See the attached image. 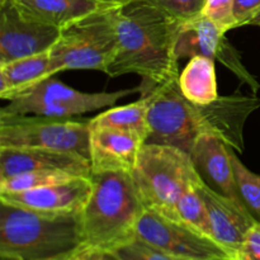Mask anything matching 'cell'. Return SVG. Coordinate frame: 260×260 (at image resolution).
<instances>
[{
  "label": "cell",
  "mask_w": 260,
  "mask_h": 260,
  "mask_svg": "<svg viewBox=\"0 0 260 260\" xmlns=\"http://www.w3.org/2000/svg\"><path fill=\"white\" fill-rule=\"evenodd\" d=\"M178 79L140 86L141 95L150 96L147 144L174 146L189 154L198 137L210 135L241 154L245 149L244 127L260 107L259 96L233 94L200 106L183 96Z\"/></svg>",
  "instance_id": "obj_1"
},
{
  "label": "cell",
  "mask_w": 260,
  "mask_h": 260,
  "mask_svg": "<svg viewBox=\"0 0 260 260\" xmlns=\"http://www.w3.org/2000/svg\"><path fill=\"white\" fill-rule=\"evenodd\" d=\"M118 48L107 75L136 74L162 84L179 78L175 53L184 20L149 0H131L116 7Z\"/></svg>",
  "instance_id": "obj_2"
},
{
  "label": "cell",
  "mask_w": 260,
  "mask_h": 260,
  "mask_svg": "<svg viewBox=\"0 0 260 260\" xmlns=\"http://www.w3.org/2000/svg\"><path fill=\"white\" fill-rule=\"evenodd\" d=\"M91 190L81 211L83 248L114 251L136 238L146 211L131 172L91 173Z\"/></svg>",
  "instance_id": "obj_3"
},
{
  "label": "cell",
  "mask_w": 260,
  "mask_h": 260,
  "mask_svg": "<svg viewBox=\"0 0 260 260\" xmlns=\"http://www.w3.org/2000/svg\"><path fill=\"white\" fill-rule=\"evenodd\" d=\"M0 205L2 260H50L83 248L79 216L46 215Z\"/></svg>",
  "instance_id": "obj_4"
},
{
  "label": "cell",
  "mask_w": 260,
  "mask_h": 260,
  "mask_svg": "<svg viewBox=\"0 0 260 260\" xmlns=\"http://www.w3.org/2000/svg\"><path fill=\"white\" fill-rule=\"evenodd\" d=\"M117 48L116 7H102L61 28L50 50L51 73L95 70L107 74Z\"/></svg>",
  "instance_id": "obj_5"
},
{
  "label": "cell",
  "mask_w": 260,
  "mask_h": 260,
  "mask_svg": "<svg viewBox=\"0 0 260 260\" xmlns=\"http://www.w3.org/2000/svg\"><path fill=\"white\" fill-rule=\"evenodd\" d=\"M132 175L146 208L172 220L183 193L202 179L188 152L147 142L142 146Z\"/></svg>",
  "instance_id": "obj_6"
},
{
  "label": "cell",
  "mask_w": 260,
  "mask_h": 260,
  "mask_svg": "<svg viewBox=\"0 0 260 260\" xmlns=\"http://www.w3.org/2000/svg\"><path fill=\"white\" fill-rule=\"evenodd\" d=\"M90 123L71 118L0 113V147L75 152L89 159Z\"/></svg>",
  "instance_id": "obj_7"
},
{
  "label": "cell",
  "mask_w": 260,
  "mask_h": 260,
  "mask_svg": "<svg viewBox=\"0 0 260 260\" xmlns=\"http://www.w3.org/2000/svg\"><path fill=\"white\" fill-rule=\"evenodd\" d=\"M137 91H140V88L84 93L51 76L15 95L8 106L3 107L0 113L71 118L88 112L113 107L121 98Z\"/></svg>",
  "instance_id": "obj_8"
},
{
  "label": "cell",
  "mask_w": 260,
  "mask_h": 260,
  "mask_svg": "<svg viewBox=\"0 0 260 260\" xmlns=\"http://www.w3.org/2000/svg\"><path fill=\"white\" fill-rule=\"evenodd\" d=\"M137 238L185 260H229L233 256L213 239L179 221L146 208L140 218Z\"/></svg>",
  "instance_id": "obj_9"
},
{
  "label": "cell",
  "mask_w": 260,
  "mask_h": 260,
  "mask_svg": "<svg viewBox=\"0 0 260 260\" xmlns=\"http://www.w3.org/2000/svg\"><path fill=\"white\" fill-rule=\"evenodd\" d=\"M225 35L215 23L202 14L184 20L175 48L178 60L192 58L194 56L212 58L222 63L241 84H245L253 94H256L260 89L259 81L246 69L240 52L229 42Z\"/></svg>",
  "instance_id": "obj_10"
},
{
  "label": "cell",
  "mask_w": 260,
  "mask_h": 260,
  "mask_svg": "<svg viewBox=\"0 0 260 260\" xmlns=\"http://www.w3.org/2000/svg\"><path fill=\"white\" fill-rule=\"evenodd\" d=\"M60 29L23 17L10 0L0 2V63L51 50Z\"/></svg>",
  "instance_id": "obj_11"
},
{
  "label": "cell",
  "mask_w": 260,
  "mask_h": 260,
  "mask_svg": "<svg viewBox=\"0 0 260 260\" xmlns=\"http://www.w3.org/2000/svg\"><path fill=\"white\" fill-rule=\"evenodd\" d=\"M90 190V177H79L36 189L0 193V202L46 215L80 216Z\"/></svg>",
  "instance_id": "obj_12"
},
{
  "label": "cell",
  "mask_w": 260,
  "mask_h": 260,
  "mask_svg": "<svg viewBox=\"0 0 260 260\" xmlns=\"http://www.w3.org/2000/svg\"><path fill=\"white\" fill-rule=\"evenodd\" d=\"M197 188L207 206L213 240L234 256L249 229L259 221H256L245 205L221 194L203 179L198 183Z\"/></svg>",
  "instance_id": "obj_13"
},
{
  "label": "cell",
  "mask_w": 260,
  "mask_h": 260,
  "mask_svg": "<svg viewBox=\"0 0 260 260\" xmlns=\"http://www.w3.org/2000/svg\"><path fill=\"white\" fill-rule=\"evenodd\" d=\"M47 170L86 178L91 175L90 160L80 154L35 147H0V179Z\"/></svg>",
  "instance_id": "obj_14"
},
{
  "label": "cell",
  "mask_w": 260,
  "mask_h": 260,
  "mask_svg": "<svg viewBox=\"0 0 260 260\" xmlns=\"http://www.w3.org/2000/svg\"><path fill=\"white\" fill-rule=\"evenodd\" d=\"M145 145L139 136L112 127H90L91 173L134 172Z\"/></svg>",
  "instance_id": "obj_15"
},
{
  "label": "cell",
  "mask_w": 260,
  "mask_h": 260,
  "mask_svg": "<svg viewBox=\"0 0 260 260\" xmlns=\"http://www.w3.org/2000/svg\"><path fill=\"white\" fill-rule=\"evenodd\" d=\"M189 155L203 180L208 179L213 183V189L235 202L245 205L236 187L230 147L225 142L215 136L203 135L194 142Z\"/></svg>",
  "instance_id": "obj_16"
},
{
  "label": "cell",
  "mask_w": 260,
  "mask_h": 260,
  "mask_svg": "<svg viewBox=\"0 0 260 260\" xmlns=\"http://www.w3.org/2000/svg\"><path fill=\"white\" fill-rule=\"evenodd\" d=\"M24 18L61 29L106 5L96 0H10Z\"/></svg>",
  "instance_id": "obj_17"
},
{
  "label": "cell",
  "mask_w": 260,
  "mask_h": 260,
  "mask_svg": "<svg viewBox=\"0 0 260 260\" xmlns=\"http://www.w3.org/2000/svg\"><path fill=\"white\" fill-rule=\"evenodd\" d=\"M50 50L0 63V96L12 101L15 95L51 78Z\"/></svg>",
  "instance_id": "obj_18"
},
{
  "label": "cell",
  "mask_w": 260,
  "mask_h": 260,
  "mask_svg": "<svg viewBox=\"0 0 260 260\" xmlns=\"http://www.w3.org/2000/svg\"><path fill=\"white\" fill-rule=\"evenodd\" d=\"M215 62L212 58L203 56L189 58L178 79L180 91L187 101L205 106L212 103L220 96Z\"/></svg>",
  "instance_id": "obj_19"
},
{
  "label": "cell",
  "mask_w": 260,
  "mask_h": 260,
  "mask_svg": "<svg viewBox=\"0 0 260 260\" xmlns=\"http://www.w3.org/2000/svg\"><path fill=\"white\" fill-rule=\"evenodd\" d=\"M149 94H142L139 101L122 107L107 109L94 118L89 119L90 127H112L129 132L140 139L146 140L150 134Z\"/></svg>",
  "instance_id": "obj_20"
},
{
  "label": "cell",
  "mask_w": 260,
  "mask_h": 260,
  "mask_svg": "<svg viewBox=\"0 0 260 260\" xmlns=\"http://www.w3.org/2000/svg\"><path fill=\"white\" fill-rule=\"evenodd\" d=\"M197 184L188 188L183 193L182 197L179 198V201L177 202V206H175L174 220L185 223V225L190 226L194 230L200 231L203 235L213 239L212 231H211L210 217H208L207 206H206L205 200H203L200 190H198Z\"/></svg>",
  "instance_id": "obj_21"
},
{
  "label": "cell",
  "mask_w": 260,
  "mask_h": 260,
  "mask_svg": "<svg viewBox=\"0 0 260 260\" xmlns=\"http://www.w3.org/2000/svg\"><path fill=\"white\" fill-rule=\"evenodd\" d=\"M230 157L235 174L236 187L241 200L244 201L251 215L260 222V175L249 170L231 147Z\"/></svg>",
  "instance_id": "obj_22"
},
{
  "label": "cell",
  "mask_w": 260,
  "mask_h": 260,
  "mask_svg": "<svg viewBox=\"0 0 260 260\" xmlns=\"http://www.w3.org/2000/svg\"><path fill=\"white\" fill-rule=\"evenodd\" d=\"M74 178H79V175L65 172H52V170L24 173V174H18L14 175V177L0 179V193L23 192V190L36 189V188L56 184V183L66 182V180L74 179Z\"/></svg>",
  "instance_id": "obj_23"
},
{
  "label": "cell",
  "mask_w": 260,
  "mask_h": 260,
  "mask_svg": "<svg viewBox=\"0 0 260 260\" xmlns=\"http://www.w3.org/2000/svg\"><path fill=\"white\" fill-rule=\"evenodd\" d=\"M122 260H185L172 255L142 239L135 238L113 251Z\"/></svg>",
  "instance_id": "obj_24"
},
{
  "label": "cell",
  "mask_w": 260,
  "mask_h": 260,
  "mask_svg": "<svg viewBox=\"0 0 260 260\" xmlns=\"http://www.w3.org/2000/svg\"><path fill=\"white\" fill-rule=\"evenodd\" d=\"M201 14L215 23L225 33L239 28L235 15V0H206Z\"/></svg>",
  "instance_id": "obj_25"
},
{
  "label": "cell",
  "mask_w": 260,
  "mask_h": 260,
  "mask_svg": "<svg viewBox=\"0 0 260 260\" xmlns=\"http://www.w3.org/2000/svg\"><path fill=\"white\" fill-rule=\"evenodd\" d=\"M169 14L187 20L201 14L206 0H149Z\"/></svg>",
  "instance_id": "obj_26"
},
{
  "label": "cell",
  "mask_w": 260,
  "mask_h": 260,
  "mask_svg": "<svg viewBox=\"0 0 260 260\" xmlns=\"http://www.w3.org/2000/svg\"><path fill=\"white\" fill-rule=\"evenodd\" d=\"M229 260H260V222L249 229L238 253Z\"/></svg>",
  "instance_id": "obj_27"
},
{
  "label": "cell",
  "mask_w": 260,
  "mask_h": 260,
  "mask_svg": "<svg viewBox=\"0 0 260 260\" xmlns=\"http://www.w3.org/2000/svg\"><path fill=\"white\" fill-rule=\"evenodd\" d=\"M260 12V0H235V15L238 27L249 25L250 20Z\"/></svg>",
  "instance_id": "obj_28"
},
{
  "label": "cell",
  "mask_w": 260,
  "mask_h": 260,
  "mask_svg": "<svg viewBox=\"0 0 260 260\" xmlns=\"http://www.w3.org/2000/svg\"><path fill=\"white\" fill-rule=\"evenodd\" d=\"M86 250L90 253L91 258L94 260H122L119 256H117L113 251H95V250Z\"/></svg>",
  "instance_id": "obj_29"
},
{
  "label": "cell",
  "mask_w": 260,
  "mask_h": 260,
  "mask_svg": "<svg viewBox=\"0 0 260 260\" xmlns=\"http://www.w3.org/2000/svg\"><path fill=\"white\" fill-rule=\"evenodd\" d=\"M68 260H94V259L91 258L90 253H89L85 248H81L79 249L78 251H75L74 254H71L70 258Z\"/></svg>",
  "instance_id": "obj_30"
},
{
  "label": "cell",
  "mask_w": 260,
  "mask_h": 260,
  "mask_svg": "<svg viewBox=\"0 0 260 260\" xmlns=\"http://www.w3.org/2000/svg\"><path fill=\"white\" fill-rule=\"evenodd\" d=\"M96 2L102 5H106V7H119V5L126 4L131 0H96Z\"/></svg>",
  "instance_id": "obj_31"
},
{
  "label": "cell",
  "mask_w": 260,
  "mask_h": 260,
  "mask_svg": "<svg viewBox=\"0 0 260 260\" xmlns=\"http://www.w3.org/2000/svg\"><path fill=\"white\" fill-rule=\"evenodd\" d=\"M249 25H258V27H260V12L250 20Z\"/></svg>",
  "instance_id": "obj_32"
},
{
  "label": "cell",
  "mask_w": 260,
  "mask_h": 260,
  "mask_svg": "<svg viewBox=\"0 0 260 260\" xmlns=\"http://www.w3.org/2000/svg\"><path fill=\"white\" fill-rule=\"evenodd\" d=\"M71 255V254H70ZM70 255H65V256H60V258H55V259H50V260H68L70 258Z\"/></svg>",
  "instance_id": "obj_33"
},
{
  "label": "cell",
  "mask_w": 260,
  "mask_h": 260,
  "mask_svg": "<svg viewBox=\"0 0 260 260\" xmlns=\"http://www.w3.org/2000/svg\"><path fill=\"white\" fill-rule=\"evenodd\" d=\"M0 2H4V0H0Z\"/></svg>",
  "instance_id": "obj_34"
}]
</instances>
